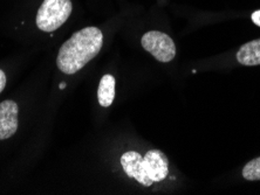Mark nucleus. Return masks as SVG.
I'll list each match as a JSON object with an SVG mask.
<instances>
[{
    "label": "nucleus",
    "mask_w": 260,
    "mask_h": 195,
    "mask_svg": "<svg viewBox=\"0 0 260 195\" xmlns=\"http://www.w3.org/2000/svg\"><path fill=\"white\" fill-rule=\"evenodd\" d=\"M102 45L103 34L100 28L90 26L80 29L60 47L56 66L63 74H75L100 53Z\"/></svg>",
    "instance_id": "f257e3e1"
},
{
    "label": "nucleus",
    "mask_w": 260,
    "mask_h": 195,
    "mask_svg": "<svg viewBox=\"0 0 260 195\" xmlns=\"http://www.w3.org/2000/svg\"><path fill=\"white\" fill-rule=\"evenodd\" d=\"M73 11L71 0H44L37 13V27L46 33L60 28Z\"/></svg>",
    "instance_id": "f03ea898"
},
{
    "label": "nucleus",
    "mask_w": 260,
    "mask_h": 195,
    "mask_svg": "<svg viewBox=\"0 0 260 195\" xmlns=\"http://www.w3.org/2000/svg\"><path fill=\"white\" fill-rule=\"evenodd\" d=\"M144 51L155 57L158 62H170L176 56V46L174 40L166 33L158 30H150L141 39Z\"/></svg>",
    "instance_id": "7ed1b4c3"
},
{
    "label": "nucleus",
    "mask_w": 260,
    "mask_h": 195,
    "mask_svg": "<svg viewBox=\"0 0 260 195\" xmlns=\"http://www.w3.org/2000/svg\"><path fill=\"white\" fill-rule=\"evenodd\" d=\"M145 173L152 182L164 180L169 174V162L167 155L159 150H150L143 157Z\"/></svg>",
    "instance_id": "20e7f679"
},
{
    "label": "nucleus",
    "mask_w": 260,
    "mask_h": 195,
    "mask_svg": "<svg viewBox=\"0 0 260 195\" xmlns=\"http://www.w3.org/2000/svg\"><path fill=\"white\" fill-rule=\"evenodd\" d=\"M19 108L14 101L0 103V140L9 139L18 130Z\"/></svg>",
    "instance_id": "39448f33"
},
{
    "label": "nucleus",
    "mask_w": 260,
    "mask_h": 195,
    "mask_svg": "<svg viewBox=\"0 0 260 195\" xmlns=\"http://www.w3.org/2000/svg\"><path fill=\"white\" fill-rule=\"evenodd\" d=\"M121 165L123 167L125 174L130 178H134L137 182L143 186H151L152 182L145 173L143 165V157L136 151L125 152L121 155Z\"/></svg>",
    "instance_id": "423d86ee"
},
{
    "label": "nucleus",
    "mask_w": 260,
    "mask_h": 195,
    "mask_svg": "<svg viewBox=\"0 0 260 195\" xmlns=\"http://www.w3.org/2000/svg\"><path fill=\"white\" fill-rule=\"evenodd\" d=\"M237 61L243 66H259L260 64V39L244 44L237 52Z\"/></svg>",
    "instance_id": "0eeeda50"
},
{
    "label": "nucleus",
    "mask_w": 260,
    "mask_h": 195,
    "mask_svg": "<svg viewBox=\"0 0 260 195\" xmlns=\"http://www.w3.org/2000/svg\"><path fill=\"white\" fill-rule=\"evenodd\" d=\"M115 98V79L113 75L106 74L102 76L98 89V99L103 108H108L113 104Z\"/></svg>",
    "instance_id": "6e6552de"
},
{
    "label": "nucleus",
    "mask_w": 260,
    "mask_h": 195,
    "mask_svg": "<svg viewBox=\"0 0 260 195\" xmlns=\"http://www.w3.org/2000/svg\"><path fill=\"white\" fill-rule=\"evenodd\" d=\"M244 179L250 181L260 180V157L248 162L243 168Z\"/></svg>",
    "instance_id": "1a4fd4ad"
},
{
    "label": "nucleus",
    "mask_w": 260,
    "mask_h": 195,
    "mask_svg": "<svg viewBox=\"0 0 260 195\" xmlns=\"http://www.w3.org/2000/svg\"><path fill=\"white\" fill-rule=\"evenodd\" d=\"M6 75H5V72H4L2 69H0V93H2V91L5 89V87H6Z\"/></svg>",
    "instance_id": "9d476101"
},
{
    "label": "nucleus",
    "mask_w": 260,
    "mask_h": 195,
    "mask_svg": "<svg viewBox=\"0 0 260 195\" xmlns=\"http://www.w3.org/2000/svg\"><path fill=\"white\" fill-rule=\"evenodd\" d=\"M251 19H252V21L254 22V25H257L260 27V10L255 11V12L252 13Z\"/></svg>",
    "instance_id": "9b49d317"
},
{
    "label": "nucleus",
    "mask_w": 260,
    "mask_h": 195,
    "mask_svg": "<svg viewBox=\"0 0 260 195\" xmlns=\"http://www.w3.org/2000/svg\"><path fill=\"white\" fill-rule=\"evenodd\" d=\"M59 88H60V89H64V88H66V83H60Z\"/></svg>",
    "instance_id": "f8f14e48"
}]
</instances>
